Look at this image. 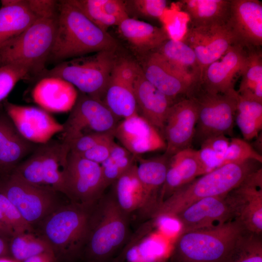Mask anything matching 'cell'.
<instances>
[{"mask_svg":"<svg viewBox=\"0 0 262 262\" xmlns=\"http://www.w3.org/2000/svg\"><path fill=\"white\" fill-rule=\"evenodd\" d=\"M117 40L93 23L70 0L58 1L57 26L49 59L77 58L91 52L116 51Z\"/></svg>","mask_w":262,"mask_h":262,"instance_id":"1","label":"cell"},{"mask_svg":"<svg viewBox=\"0 0 262 262\" xmlns=\"http://www.w3.org/2000/svg\"><path fill=\"white\" fill-rule=\"evenodd\" d=\"M131 217L118 206L112 191L91 207L81 260L84 262H112L131 233Z\"/></svg>","mask_w":262,"mask_h":262,"instance_id":"2","label":"cell"},{"mask_svg":"<svg viewBox=\"0 0 262 262\" xmlns=\"http://www.w3.org/2000/svg\"><path fill=\"white\" fill-rule=\"evenodd\" d=\"M93 205L63 204L34 228V232L50 247L57 262L81 260Z\"/></svg>","mask_w":262,"mask_h":262,"instance_id":"3","label":"cell"},{"mask_svg":"<svg viewBox=\"0 0 262 262\" xmlns=\"http://www.w3.org/2000/svg\"><path fill=\"white\" fill-rule=\"evenodd\" d=\"M258 163H260L247 160L227 164L195 179L164 201L151 218L161 215L173 217L200 199L228 194L259 168Z\"/></svg>","mask_w":262,"mask_h":262,"instance_id":"4","label":"cell"},{"mask_svg":"<svg viewBox=\"0 0 262 262\" xmlns=\"http://www.w3.org/2000/svg\"><path fill=\"white\" fill-rule=\"evenodd\" d=\"M246 231L233 219L216 226L179 234L169 254L170 262H223Z\"/></svg>","mask_w":262,"mask_h":262,"instance_id":"5","label":"cell"},{"mask_svg":"<svg viewBox=\"0 0 262 262\" xmlns=\"http://www.w3.org/2000/svg\"><path fill=\"white\" fill-rule=\"evenodd\" d=\"M57 13L39 16L17 37L0 49V66L16 65L39 72L49 60L53 45Z\"/></svg>","mask_w":262,"mask_h":262,"instance_id":"6","label":"cell"},{"mask_svg":"<svg viewBox=\"0 0 262 262\" xmlns=\"http://www.w3.org/2000/svg\"><path fill=\"white\" fill-rule=\"evenodd\" d=\"M70 152L68 143L52 140L36 146L12 172L25 181L65 195V179Z\"/></svg>","mask_w":262,"mask_h":262,"instance_id":"7","label":"cell"},{"mask_svg":"<svg viewBox=\"0 0 262 262\" xmlns=\"http://www.w3.org/2000/svg\"><path fill=\"white\" fill-rule=\"evenodd\" d=\"M115 51H100L89 56L62 61L47 71L44 77L61 78L80 92L102 101L117 61Z\"/></svg>","mask_w":262,"mask_h":262,"instance_id":"8","label":"cell"},{"mask_svg":"<svg viewBox=\"0 0 262 262\" xmlns=\"http://www.w3.org/2000/svg\"><path fill=\"white\" fill-rule=\"evenodd\" d=\"M186 97L192 98L197 107L195 136L200 142L213 136L232 135L238 103L237 91L229 94L211 93L197 83Z\"/></svg>","mask_w":262,"mask_h":262,"instance_id":"9","label":"cell"},{"mask_svg":"<svg viewBox=\"0 0 262 262\" xmlns=\"http://www.w3.org/2000/svg\"><path fill=\"white\" fill-rule=\"evenodd\" d=\"M0 193L17 209L33 228L62 205L59 193L33 185L11 172L0 176Z\"/></svg>","mask_w":262,"mask_h":262,"instance_id":"10","label":"cell"},{"mask_svg":"<svg viewBox=\"0 0 262 262\" xmlns=\"http://www.w3.org/2000/svg\"><path fill=\"white\" fill-rule=\"evenodd\" d=\"M70 111L61 132L68 144L87 134L113 131L119 122L102 101L82 92Z\"/></svg>","mask_w":262,"mask_h":262,"instance_id":"11","label":"cell"},{"mask_svg":"<svg viewBox=\"0 0 262 262\" xmlns=\"http://www.w3.org/2000/svg\"><path fill=\"white\" fill-rule=\"evenodd\" d=\"M105 189L100 165L70 152L65 179V196L70 201L92 206Z\"/></svg>","mask_w":262,"mask_h":262,"instance_id":"12","label":"cell"},{"mask_svg":"<svg viewBox=\"0 0 262 262\" xmlns=\"http://www.w3.org/2000/svg\"><path fill=\"white\" fill-rule=\"evenodd\" d=\"M227 197L232 209L234 219L251 232H262V169L249 174Z\"/></svg>","mask_w":262,"mask_h":262,"instance_id":"13","label":"cell"},{"mask_svg":"<svg viewBox=\"0 0 262 262\" xmlns=\"http://www.w3.org/2000/svg\"><path fill=\"white\" fill-rule=\"evenodd\" d=\"M197 118V107L191 97H186L173 103L169 110L164 128L165 156L170 158L181 150L191 147Z\"/></svg>","mask_w":262,"mask_h":262,"instance_id":"14","label":"cell"},{"mask_svg":"<svg viewBox=\"0 0 262 262\" xmlns=\"http://www.w3.org/2000/svg\"><path fill=\"white\" fill-rule=\"evenodd\" d=\"M4 108L19 133L33 143H45L63 131V124L41 108L8 101L5 102Z\"/></svg>","mask_w":262,"mask_h":262,"instance_id":"15","label":"cell"},{"mask_svg":"<svg viewBox=\"0 0 262 262\" xmlns=\"http://www.w3.org/2000/svg\"><path fill=\"white\" fill-rule=\"evenodd\" d=\"M227 26L236 44L245 49H261L262 4L258 0H231Z\"/></svg>","mask_w":262,"mask_h":262,"instance_id":"16","label":"cell"},{"mask_svg":"<svg viewBox=\"0 0 262 262\" xmlns=\"http://www.w3.org/2000/svg\"><path fill=\"white\" fill-rule=\"evenodd\" d=\"M194 50L200 70L219 59L235 40L227 25L208 27H190L181 40ZM200 81V80H199Z\"/></svg>","mask_w":262,"mask_h":262,"instance_id":"17","label":"cell"},{"mask_svg":"<svg viewBox=\"0 0 262 262\" xmlns=\"http://www.w3.org/2000/svg\"><path fill=\"white\" fill-rule=\"evenodd\" d=\"M227 194L200 199L175 215L173 217L180 225L178 234L216 226L234 219Z\"/></svg>","mask_w":262,"mask_h":262,"instance_id":"18","label":"cell"},{"mask_svg":"<svg viewBox=\"0 0 262 262\" xmlns=\"http://www.w3.org/2000/svg\"><path fill=\"white\" fill-rule=\"evenodd\" d=\"M247 54V49L242 46H230L219 59L206 67L198 83L200 87L214 94L235 92V78L237 74L241 75Z\"/></svg>","mask_w":262,"mask_h":262,"instance_id":"19","label":"cell"},{"mask_svg":"<svg viewBox=\"0 0 262 262\" xmlns=\"http://www.w3.org/2000/svg\"><path fill=\"white\" fill-rule=\"evenodd\" d=\"M114 136L136 157L166 148L163 135L138 113L119 122L114 131Z\"/></svg>","mask_w":262,"mask_h":262,"instance_id":"20","label":"cell"},{"mask_svg":"<svg viewBox=\"0 0 262 262\" xmlns=\"http://www.w3.org/2000/svg\"><path fill=\"white\" fill-rule=\"evenodd\" d=\"M169 158L164 154L148 159L136 157L138 163L137 174L145 194L144 206L138 218L143 222L151 219L161 205V195Z\"/></svg>","mask_w":262,"mask_h":262,"instance_id":"21","label":"cell"},{"mask_svg":"<svg viewBox=\"0 0 262 262\" xmlns=\"http://www.w3.org/2000/svg\"><path fill=\"white\" fill-rule=\"evenodd\" d=\"M133 86L139 115L155 127L164 136L166 117L169 110L174 103L173 99L162 93L146 79L138 63Z\"/></svg>","mask_w":262,"mask_h":262,"instance_id":"22","label":"cell"},{"mask_svg":"<svg viewBox=\"0 0 262 262\" xmlns=\"http://www.w3.org/2000/svg\"><path fill=\"white\" fill-rule=\"evenodd\" d=\"M152 219L143 222L131 233L112 262H143L166 259L165 243L155 237Z\"/></svg>","mask_w":262,"mask_h":262,"instance_id":"23","label":"cell"},{"mask_svg":"<svg viewBox=\"0 0 262 262\" xmlns=\"http://www.w3.org/2000/svg\"><path fill=\"white\" fill-rule=\"evenodd\" d=\"M140 66L146 79L173 99L181 95L187 96L194 86L155 51L144 56Z\"/></svg>","mask_w":262,"mask_h":262,"instance_id":"24","label":"cell"},{"mask_svg":"<svg viewBox=\"0 0 262 262\" xmlns=\"http://www.w3.org/2000/svg\"><path fill=\"white\" fill-rule=\"evenodd\" d=\"M36 147L19 133L6 112L0 111V176L11 172Z\"/></svg>","mask_w":262,"mask_h":262,"instance_id":"25","label":"cell"},{"mask_svg":"<svg viewBox=\"0 0 262 262\" xmlns=\"http://www.w3.org/2000/svg\"><path fill=\"white\" fill-rule=\"evenodd\" d=\"M206 173L197 150L188 148L170 157L161 195V205L177 190Z\"/></svg>","mask_w":262,"mask_h":262,"instance_id":"26","label":"cell"},{"mask_svg":"<svg viewBox=\"0 0 262 262\" xmlns=\"http://www.w3.org/2000/svg\"><path fill=\"white\" fill-rule=\"evenodd\" d=\"M75 87L58 77H44L33 91L34 101L47 112L65 113L70 111L77 97Z\"/></svg>","mask_w":262,"mask_h":262,"instance_id":"27","label":"cell"},{"mask_svg":"<svg viewBox=\"0 0 262 262\" xmlns=\"http://www.w3.org/2000/svg\"><path fill=\"white\" fill-rule=\"evenodd\" d=\"M121 35L143 56L156 50L169 37L163 27H158L130 17L118 26Z\"/></svg>","mask_w":262,"mask_h":262,"instance_id":"28","label":"cell"},{"mask_svg":"<svg viewBox=\"0 0 262 262\" xmlns=\"http://www.w3.org/2000/svg\"><path fill=\"white\" fill-rule=\"evenodd\" d=\"M0 7V49L27 29L38 16L27 0H2Z\"/></svg>","mask_w":262,"mask_h":262,"instance_id":"29","label":"cell"},{"mask_svg":"<svg viewBox=\"0 0 262 262\" xmlns=\"http://www.w3.org/2000/svg\"><path fill=\"white\" fill-rule=\"evenodd\" d=\"M134 76L135 73L132 76H123L115 65L112 73L102 102L119 118L138 113L133 86Z\"/></svg>","mask_w":262,"mask_h":262,"instance_id":"30","label":"cell"},{"mask_svg":"<svg viewBox=\"0 0 262 262\" xmlns=\"http://www.w3.org/2000/svg\"><path fill=\"white\" fill-rule=\"evenodd\" d=\"M231 0H183L180 9L189 18L190 27L226 25L229 20Z\"/></svg>","mask_w":262,"mask_h":262,"instance_id":"31","label":"cell"},{"mask_svg":"<svg viewBox=\"0 0 262 262\" xmlns=\"http://www.w3.org/2000/svg\"><path fill=\"white\" fill-rule=\"evenodd\" d=\"M155 51L193 86L199 82L200 70L196 55L182 41L169 39Z\"/></svg>","mask_w":262,"mask_h":262,"instance_id":"32","label":"cell"},{"mask_svg":"<svg viewBox=\"0 0 262 262\" xmlns=\"http://www.w3.org/2000/svg\"><path fill=\"white\" fill-rule=\"evenodd\" d=\"M136 163L113 184L112 192L119 207L131 218L139 215L144 206L145 194L136 172Z\"/></svg>","mask_w":262,"mask_h":262,"instance_id":"33","label":"cell"},{"mask_svg":"<svg viewBox=\"0 0 262 262\" xmlns=\"http://www.w3.org/2000/svg\"><path fill=\"white\" fill-rule=\"evenodd\" d=\"M246 61L242 70L238 95L262 103V52L261 49H247Z\"/></svg>","mask_w":262,"mask_h":262,"instance_id":"34","label":"cell"},{"mask_svg":"<svg viewBox=\"0 0 262 262\" xmlns=\"http://www.w3.org/2000/svg\"><path fill=\"white\" fill-rule=\"evenodd\" d=\"M235 121L244 140L257 137L262 129V103L238 95Z\"/></svg>","mask_w":262,"mask_h":262,"instance_id":"35","label":"cell"},{"mask_svg":"<svg viewBox=\"0 0 262 262\" xmlns=\"http://www.w3.org/2000/svg\"><path fill=\"white\" fill-rule=\"evenodd\" d=\"M9 248L10 256L18 262L44 253L52 252L47 242L34 232L13 235L9 239Z\"/></svg>","mask_w":262,"mask_h":262,"instance_id":"36","label":"cell"},{"mask_svg":"<svg viewBox=\"0 0 262 262\" xmlns=\"http://www.w3.org/2000/svg\"><path fill=\"white\" fill-rule=\"evenodd\" d=\"M223 262H262V234L246 231Z\"/></svg>","mask_w":262,"mask_h":262,"instance_id":"37","label":"cell"},{"mask_svg":"<svg viewBox=\"0 0 262 262\" xmlns=\"http://www.w3.org/2000/svg\"><path fill=\"white\" fill-rule=\"evenodd\" d=\"M104 0H70L93 23L102 31L118 26L120 22L115 18L106 14L102 9Z\"/></svg>","mask_w":262,"mask_h":262,"instance_id":"38","label":"cell"},{"mask_svg":"<svg viewBox=\"0 0 262 262\" xmlns=\"http://www.w3.org/2000/svg\"><path fill=\"white\" fill-rule=\"evenodd\" d=\"M247 160H254L262 163V156L247 141L238 138L230 139L229 147L224 157L223 165Z\"/></svg>","mask_w":262,"mask_h":262,"instance_id":"39","label":"cell"},{"mask_svg":"<svg viewBox=\"0 0 262 262\" xmlns=\"http://www.w3.org/2000/svg\"><path fill=\"white\" fill-rule=\"evenodd\" d=\"M125 3L128 13L131 12L140 16L149 18H160L166 9L165 0H130Z\"/></svg>","mask_w":262,"mask_h":262,"instance_id":"40","label":"cell"},{"mask_svg":"<svg viewBox=\"0 0 262 262\" xmlns=\"http://www.w3.org/2000/svg\"><path fill=\"white\" fill-rule=\"evenodd\" d=\"M30 72L28 68L16 65L0 66V102L9 94L17 82L25 79Z\"/></svg>","mask_w":262,"mask_h":262,"instance_id":"41","label":"cell"},{"mask_svg":"<svg viewBox=\"0 0 262 262\" xmlns=\"http://www.w3.org/2000/svg\"><path fill=\"white\" fill-rule=\"evenodd\" d=\"M0 209L11 223L14 235L34 232V229L23 217L16 207L0 193Z\"/></svg>","mask_w":262,"mask_h":262,"instance_id":"42","label":"cell"},{"mask_svg":"<svg viewBox=\"0 0 262 262\" xmlns=\"http://www.w3.org/2000/svg\"><path fill=\"white\" fill-rule=\"evenodd\" d=\"M112 136H114V131L84 135L69 144L70 152L76 154H81Z\"/></svg>","mask_w":262,"mask_h":262,"instance_id":"43","label":"cell"},{"mask_svg":"<svg viewBox=\"0 0 262 262\" xmlns=\"http://www.w3.org/2000/svg\"><path fill=\"white\" fill-rule=\"evenodd\" d=\"M114 136H111L97 145L79 155L85 159L100 164L109 157L114 143Z\"/></svg>","mask_w":262,"mask_h":262,"instance_id":"44","label":"cell"},{"mask_svg":"<svg viewBox=\"0 0 262 262\" xmlns=\"http://www.w3.org/2000/svg\"><path fill=\"white\" fill-rule=\"evenodd\" d=\"M199 160L208 173L223 165V158L203 143L197 150Z\"/></svg>","mask_w":262,"mask_h":262,"instance_id":"45","label":"cell"},{"mask_svg":"<svg viewBox=\"0 0 262 262\" xmlns=\"http://www.w3.org/2000/svg\"><path fill=\"white\" fill-rule=\"evenodd\" d=\"M102 7L106 14L117 19L120 23L130 17L123 0H104Z\"/></svg>","mask_w":262,"mask_h":262,"instance_id":"46","label":"cell"},{"mask_svg":"<svg viewBox=\"0 0 262 262\" xmlns=\"http://www.w3.org/2000/svg\"><path fill=\"white\" fill-rule=\"evenodd\" d=\"M229 142L230 139L226 135L222 134L209 137L202 143L209 146L224 159Z\"/></svg>","mask_w":262,"mask_h":262,"instance_id":"47","label":"cell"},{"mask_svg":"<svg viewBox=\"0 0 262 262\" xmlns=\"http://www.w3.org/2000/svg\"><path fill=\"white\" fill-rule=\"evenodd\" d=\"M22 262H57V261L52 252H46L30 258Z\"/></svg>","mask_w":262,"mask_h":262,"instance_id":"48","label":"cell"},{"mask_svg":"<svg viewBox=\"0 0 262 262\" xmlns=\"http://www.w3.org/2000/svg\"><path fill=\"white\" fill-rule=\"evenodd\" d=\"M9 240L3 236L0 235V258L10 257L9 248Z\"/></svg>","mask_w":262,"mask_h":262,"instance_id":"49","label":"cell"},{"mask_svg":"<svg viewBox=\"0 0 262 262\" xmlns=\"http://www.w3.org/2000/svg\"><path fill=\"white\" fill-rule=\"evenodd\" d=\"M0 262H18L11 257H5L0 258Z\"/></svg>","mask_w":262,"mask_h":262,"instance_id":"50","label":"cell"},{"mask_svg":"<svg viewBox=\"0 0 262 262\" xmlns=\"http://www.w3.org/2000/svg\"><path fill=\"white\" fill-rule=\"evenodd\" d=\"M166 262V259L158 260L145 261V262Z\"/></svg>","mask_w":262,"mask_h":262,"instance_id":"51","label":"cell"},{"mask_svg":"<svg viewBox=\"0 0 262 262\" xmlns=\"http://www.w3.org/2000/svg\"><path fill=\"white\" fill-rule=\"evenodd\" d=\"M0 235H1L2 236H3L4 237H6L3 232V231H2L1 229H0Z\"/></svg>","mask_w":262,"mask_h":262,"instance_id":"52","label":"cell"}]
</instances>
